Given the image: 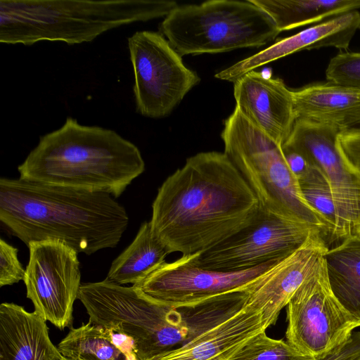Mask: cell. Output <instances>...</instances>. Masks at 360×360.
<instances>
[{"mask_svg":"<svg viewBox=\"0 0 360 360\" xmlns=\"http://www.w3.org/2000/svg\"><path fill=\"white\" fill-rule=\"evenodd\" d=\"M259 202L224 153L187 158L158 188L150 221L170 253L204 251L248 224Z\"/></svg>","mask_w":360,"mask_h":360,"instance_id":"cell-1","label":"cell"},{"mask_svg":"<svg viewBox=\"0 0 360 360\" xmlns=\"http://www.w3.org/2000/svg\"><path fill=\"white\" fill-rule=\"evenodd\" d=\"M0 221L27 246L60 240L90 255L116 247L129 219L109 193L1 178Z\"/></svg>","mask_w":360,"mask_h":360,"instance_id":"cell-2","label":"cell"},{"mask_svg":"<svg viewBox=\"0 0 360 360\" xmlns=\"http://www.w3.org/2000/svg\"><path fill=\"white\" fill-rule=\"evenodd\" d=\"M20 179L118 198L145 170L138 147L115 131L68 117L39 138L18 167Z\"/></svg>","mask_w":360,"mask_h":360,"instance_id":"cell-3","label":"cell"},{"mask_svg":"<svg viewBox=\"0 0 360 360\" xmlns=\"http://www.w3.org/2000/svg\"><path fill=\"white\" fill-rule=\"evenodd\" d=\"M77 299L89 322L104 327L118 325L136 342L139 360H147L184 345L228 319L233 308L224 296L198 305L174 308L160 304L136 287L105 279L82 283Z\"/></svg>","mask_w":360,"mask_h":360,"instance_id":"cell-4","label":"cell"},{"mask_svg":"<svg viewBox=\"0 0 360 360\" xmlns=\"http://www.w3.org/2000/svg\"><path fill=\"white\" fill-rule=\"evenodd\" d=\"M177 6L167 0H1L0 42H89L122 25L165 18Z\"/></svg>","mask_w":360,"mask_h":360,"instance_id":"cell-5","label":"cell"},{"mask_svg":"<svg viewBox=\"0 0 360 360\" xmlns=\"http://www.w3.org/2000/svg\"><path fill=\"white\" fill-rule=\"evenodd\" d=\"M221 136L224 153L254 192L259 205L319 229L329 245L330 229L304 200L298 180L287 165L282 145L254 125L236 107L224 120Z\"/></svg>","mask_w":360,"mask_h":360,"instance_id":"cell-6","label":"cell"},{"mask_svg":"<svg viewBox=\"0 0 360 360\" xmlns=\"http://www.w3.org/2000/svg\"><path fill=\"white\" fill-rule=\"evenodd\" d=\"M160 30L181 56L260 47L281 32L271 16L250 0L178 6Z\"/></svg>","mask_w":360,"mask_h":360,"instance_id":"cell-7","label":"cell"},{"mask_svg":"<svg viewBox=\"0 0 360 360\" xmlns=\"http://www.w3.org/2000/svg\"><path fill=\"white\" fill-rule=\"evenodd\" d=\"M316 232L321 233L308 224L278 216L259 206L242 229L212 247L189 255L195 265L205 269L246 270L286 258Z\"/></svg>","mask_w":360,"mask_h":360,"instance_id":"cell-8","label":"cell"},{"mask_svg":"<svg viewBox=\"0 0 360 360\" xmlns=\"http://www.w3.org/2000/svg\"><path fill=\"white\" fill-rule=\"evenodd\" d=\"M286 307V341L302 355L311 359L340 345L360 327V323L334 295L325 258Z\"/></svg>","mask_w":360,"mask_h":360,"instance_id":"cell-9","label":"cell"},{"mask_svg":"<svg viewBox=\"0 0 360 360\" xmlns=\"http://www.w3.org/2000/svg\"><path fill=\"white\" fill-rule=\"evenodd\" d=\"M128 48L136 108L145 117L167 116L200 81L159 32H136L129 37Z\"/></svg>","mask_w":360,"mask_h":360,"instance_id":"cell-10","label":"cell"},{"mask_svg":"<svg viewBox=\"0 0 360 360\" xmlns=\"http://www.w3.org/2000/svg\"><path fill=\"white\" fill-rule=\"evenodd\" d=\"M340 132L335 126L297 119L283 145L302 155L328 179L339 218L335 245L356 235L360 219V174L340 149Z\"/></svg>","mask_w":360,"mask_h":360,"instance_id":"cell-11","label":"cell"},{"mask_svg":"<svg viewBox=\"0 0 360 360\" xmlns=\"http://www.w3.org/2000/svg\"><path fill=\"white\" fill-rule=\"evenodd\" d=\"M24 283L34 311L60 330L70 327L81 283L78 252L63 240L33 241Z\"/></svg>","mask_w":360,"mask_h":360,"instance_id":"cell-12","label":"cell"},{"mask_svg":"<svg viewBox=\"0 0 360 360\" xmlns=\"http://www.w3.org/2000/svg\"><path fill=\"white\" fill-rule=\"evenodd\" d=\"M280 261L246 270L218 271L200 267L190 255H182L172 262H165L133 285L160 304L174 308L193 307L222 294L249 290Z\"/></svg>","mask_w":360,"mask_h":360,"instance_id":"cell-13","label":"cell"},{"mask_svg":"<svg viewBox=\"0 0 360 360\" xmlns=\"http://www.w3.org/2000/svg\"><path fill=\"white\" fill-rule=\"evenodd\" d=\"M329 249L320 232L280 261L248 290V302L259 309L269 327L275 324L300 285L318 269Z\"/></svg>","mask_w":360,"mask_h":360,"instance_id":"cell-14","label":"cell"},{"mask_svg":"<svg viewBox=\"0 0 360 360\" xmlns=\"http://www.w3.org/2000/svg\"><path fill=\"white\" fill-rule=\"evenodd\" d=\"M233 84L236 107L254 125L283 146L296 120L292 90L281 79L255 70Z\"/></svg>","mask_w":360,"mask_h":360,"instance_id":"cell-15","label":"cell"},{"mask_svg":"<svg viewBox=\"0 0 360 360\" xmlns=\"http://www.w3.org/2000/svg\"><path fill=\"white\" fill-rule=\"evenodd\" d=\"M360 13L352 11L320 22L283 39L217 72L219 79L234 82L257 68L302 50L335 47L347 51L359 29Z\"/></svg>","mask_w":360,"mask_h":360,"instance_id":"cell-16","label":"cell"},{"mask_svg":"<svg viewBox=\"0 0 360 360\" xmlns=\"http://www.w3.org/2000/svg\"><path fill=\"white\" fill-rule=\"evenodd\" d=\"M268 328L259 309L247 300L238 311L184 345L147 360H230Z\"/></svg>","mask_w":360,"mask_h":360,"instance_id":"cell-17","label":"cell"},{"mask_svg":"<svg viewBox=\"0 0 360 360\" xmlns=\"http://www.w3.org/2000/svg\"><path fill=\"white\" fill-rule=\"evenodd\" d=\"M46 320L14 303L0 305V360H60Z\"/></svg>","mask_w":360,"mask_h":360,"instance_id":"cell-18","label":"cell"},{"mask_svg":"<svg viewBox=\"0 0 360 360\" xmlns=\"http://www.w3.org/2000/svg\"><path fill=\"white\" fill-rule=\"evenodd\" d=\"M295 119L347 129L360 120V91L331 82L292 91Z\"/></svg>","mask_w":360,"mask_h":360,"instance_id":"cell-19","label":"cell"},{"mask_svg":"<svg viewBox=\"0 0 360 360\" xmlns=\"http://www.w3.org/2000/svg\"><path fill=\"white\" fill-rule=\"evenodd\" d=\"M169 254L150 221H145L132 243L112 262L105 279L122 285H135L164 264Z\"/></svg>","mask_w":360,"mask_h":360,"instance_id":"cell-20","label":"cell"},{"mask_svg":"<svg viewBox=\"0 0 360 360\" xmlns=\"http://www.w3.org/2000/svg\"><path fill=\"white\" fill-rule=\"evenodd\" d=\"M324 258L334 295L360 323V236L354 235L330 248Z\"/></svg>","mask_w":360,"mask_h":360,"instance_id":"cell-21","label":"cell"},{"mask_svg":"<svg viewBox=\"0 0 360 360\" xmlns=\"http://www.w3.org/2000/svg\"><path fill=\"white\" fill-rule=\"evenodd\" d=\"M250 1L271 16L281 32L360 8V0Z\"/></svg>","mask_w":360,"mask_h":360,"instance_id":"cell-22","label":"cell"},{"mask_svg":"<svg viewBox=\"0 0 360 360\" xmlns=\"http://www.w3.org/2000/svg\"><path fill=\"white\" fill-rule=\"evenodd\" d=\"M57 347L64 358L70 360H127L110 341L104 328L89 321L71 328Z\"/></svg>","mask_w":360,"mask_h":360,"instance_id":"cell-23","label":"cell"},{"mask_svg":"<svg viewBox=\"0 0 360 360\" xmlns=\"http://www.w3.org/2000/svg\"><path fill=\"white\" fill-rule=\"evenodd\" d=\"M298 182L304 200L328 223L331 231L330 248L334 246L336 244L339 218L328 179L319 168L313 165L304 176L298 179Z\"/></svg>","mask_w":360,"mask_h":360,"instance_id":"cell-24","label":"cell"},{"mask_svg":"<svg viewBox=\"0 0 360 360\" xmlns=\"http://www.w3.org/2000/svg\"><path fill=\"white\" fill-rule=\"evenodd\" d=\"M230 360H314L295 350L287 341L269 337L266 330L249 340Z\"/></svg>","mask_w":360,"mask_h":360,"instance_id":"cell-25","label":"cell"},{"mask_svg":"<svg viewBox=\"0 0 360 360\" xmlns=\"http://www.w3.org/2000/svg\"><path fill=\"white\" fill-rule=\"evenodd\" d=\"M327 82L360 91V52L340 51L326 70Z\"/></svg>","mask_w":360,"mask_h":360,"instance_id":"cell-26","label":"cell"},{"mask_svg":"<svg viewBox=\"0 0 360 360\" xmlns=\"http://www.w3.org/2000/svg\"><path fill=\"white\" fill-rule=\"evenodd\" d=\"M18 249L4 239L0 240V286L11 285L23 281L25 269L20 262Z\"/></svg>","mask_w":360,"mask_h":360,"instance_id":"cell-27","label":"cell"},{"mask_svg":"<svg viewBox=\"0 0 360 360\" xmlns=\"http://www.w3.org/2000/svg\"><path fill=\"white\" fill-rule=\"evenodd\" d=\"M338 143L345 159L360 174V130L342 131Z\"/></svg>","mask_w":360,"mask_h":360,"instance_id":"cell-28","label":"cell"},{"mask_svg":"<svg viewBox=\"0 0 360 360\" xmlns=\"http://www.w3.org/2000/svg\"><path fill=\"white\" fill-rule=\"evenodd\" d=\"M110 341L125 355L127 360H139L136 342L117 324H109L104 327Z\"/></svg>","mask_w":360,"mask_h":360,"instance_id":"cell-29","label":"cell"},{"mask_svg":"<svg viewBox=\"0 0 360 360\" xmlns=\"http://www.w3.org/2000/svg\"><path fill=\"white\" fill-rule=\"evenodd\" d=\"M282 148L287 165L297 180L304 176L313 167L300 153L283 146Z\"/></svg>","mask_w":360,"mask_h":360,"instance_id":"cell-30","label":"cell"},{"mask_svg":"<svg viewBox=\"0 0 360 360\" xmlns=\"http://www.w3.org/2000/svg\"><path fill=\"white\" fill-rule=\"evenodd\" d=\"M345 130H360V120L352 124ZM345 131V130H343Z\"/></svg>","mask_w":360,"mask_h":360,"instance_id":"cell-31","label":"cell"},{"mask_svg":"<svg viewBox=\"0 0 360 360\" xmlns=\"http://www.w3.org/2000/svg\"><path fill=\"white\" fill-rule=\"evenodd\" d=\"M356 235L360 236V219H359V224H358V227H357Z\"/></svg>","mask_w":360,"mask_h":360,"instance_id":"cell-32","label":"cell"},{"mask_svg":"<svg viewBox=\"0 0 360 360\" xmlns=\"http://www.w3.org/2000/svg\"><path fill=\"white\" fill-rule=\"evenodd\" d=\"M60 360H70V359H65V358H64V357L62 356V358H61Z\"/></svg>","mask_w":360,"mask_h":360,"instance_id":"cell-33","label":"cell"},{"mask_svg":"<svg viewBox=\"0 0 360 360\" xmlns=\"http://www.w3.org/2000/svg\"><path fill=\"white\" fill-rule=\"evenodd\" d=\"M354 360H360V356L358 357L357 359H354Z\"/></svg>","mask_w":360,"mask_h":360,"instance_id":"cell-34","label":"cell"},{"mask_svg":"<svg viewBox=\"0 0 360 360\" xmlns=\"http://www.w3.org/2000/svg\"><path fill=\"white\" fill-rule=\"evenodd\" d=\"M359 29L360 30V25H359Z\"/></svg>","mask_w":360,"mask_h":360,"instance_id":"cell-35","label":"cell"}]
</instances>
